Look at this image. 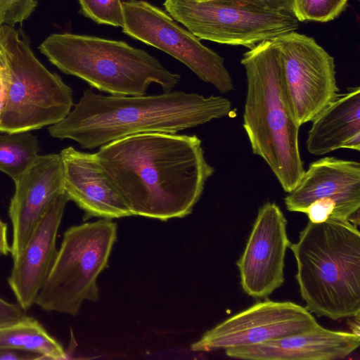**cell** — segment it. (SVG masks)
Masks as SVG:
<instances>
[{"label":"cell","instance_id":"obj_20","mask_svg":"<svg viewBox=\"0 0 360 360\" xmlns=\"http://www.w3.org/2000/svg\"><path fill=\"white\" fill-rule=\"evenodd\" d=\"M39 150L37 136L29 131L0 135V171L15 181L39 155Z\"/></svg>","mask_w":360,"mask_h":360},{"label":"cell","instance_id":"obj_9","mask_svg":"<svg viewBox=\"0 0 360 360\" xmlns=\"http://www.w3.org/2000/svg\"><path fill=\"white\" fill-rule=\"evenodd\" d=\"M122 8L124 34L171 55L221 93L233 90L224 59L164 11L142 0L123 1Z\"/></svg>","mask_w":360,"mask_h":360},{"label":"cell","instance_id":"obj_10","mask_svg":"<svg viewBox=\"0 0 360 360\" xmlns=\"http://www.w3.org/2000/svg\"><path fill=\"white\" fill-rule=\"evenodd\" d=\"M281 63L285 91L300 126L339 94L334 58L316 40L295 31L271 40Z\"/></svg>","mask_w":360,"mask_h":360},{"label":"cell","instance_id":"obj_28","mask_svg":"<svg viewBox=\"0 0 360 360\" xmlns=\"http://www.w3.org/2000/svg\"><path fill=\"white\" fill-rule=\"evenodd\" d=\"M11 253V246L7 238V225L0 219V255Z\"/></svg>","mask_w":360,"mask_h":360},{"label":"cell","instance_id":"obj_18","mask_svg":"<svg viewBox=\"0 0 360 360\" xmlns=\"http://www.w3.org/2000/svg\"><path fill=\"white\" fill-rule=\"evenodd\" d=\"M306 141L309 153L323 155L335 150H360V88H349L313 120Z\"/></svg>","mask_w":360,"mask_h":360},{"label":"cell","instance_id":"obj_15","mask_svg":"<svg viewBox=\"0 0 360 360\" xmlns=\"http://www.w3.org/2000/svg\"><path fill=\"white\" fill-rule=\"evenodd\" d=\"M69 198L60 191L46 210L22 254L13 262L8 283L18 304L27 311L35 304L54 262L58 231Z\"/></svg>","mask_w":360,"mask_h":360},{"label":"cell","instance_id":"obj_6","mask_svg":"<svg viewBox=\"0 0 360 360\" xmlns=\"http://www.w3.org/2000/svg\"><path fill=\"white\" fill-rule=\"evenodd\" d=\"M6 96L0 131H30L63 120L73 106L71 88L49 71L11 26H0Z\"/></svg>","mask_w":360,"mask_h":360},{"label":"cell","instance_id":"obj_30","mask_svg":"<svg viewBox=\"0 0 360 360\" xmlns=\"http://www.w3.org/2000/svg\"><path fill=\"white\" fill-rule=\"evenodd\" d=\"M4 0H0V26L4 24Z\"/></svg>","mask_w":360,"mask_h":360},{"label":"cell","instance_id":"obj_26","mask_svg":"<svg viewBox=\"0 0 360 360\" xmlns=\"http://www.w3.org/2000/svg\"><path fill=\"white\" fill-rule=\"evenodd\" d=\"M269 11L291 13L290 0H221Z\"/></svg>","mask_w":360,"mask_h":360},{"label":"cell","instance_id":"obj_24","mask_svg":"<svg viewBox=\"0 0 360 360\" xmlns=\"http://www.w3.org/2000/svg\"><path fill=\"white\" fill-rule=\"evenodd\" d=\"M335 209V202L330 198H320L312 202L306 209L309 221L321 223L330 217Z\"/></svg>","mask_w":360,"mask_h":360},{"label":"cell","instance_id":"obj_7","mask_svg":"<svg viewBox=\"0 0 360 360\" xmlns=\"http://www.w3.org/2000/svg\"><path fill=\"white\" fill-rule=\"evenodd\" d=\"M117 224L101 219L68 228L35 304L76 316L85 300H98L97 278L108 266Z\"/></svg>","mask_w":360,"mask_h":360},{"label":"cell","instance_id":"obj_3","mask_svg":"<svg viewBox=\"0 0 360 360\" xmlns=\"http://www.w3.org/2000/svg\"><path fill=\"white\" fill-rule=\"evenodd\" d=\"M240 63L247 79L243 127L252 151L290 193L305 169L299 148L300 126L285 91L279 54L272 41H266L245 52Z\"/></svg>","mask_w":360,"mask_h":360},{"label":"cell","instance_id":"obj_25","mask_svg":"<svg viewBox=\"0 0 360 360\" xmlns=\"http://www.w3.org/2000/svg\"><path fill=\"white\" fill-rule=\"evenodd\" d=\"M27 316L19 304L9 303L0 297V328L15 324Z\"/></svg>","mask_w":360,"mask_h":360},{"label":"cell","instance_id":"obj_29","mask_svg":"<svg viewBox=\"0 0 360 360\" xmlns=\"http://www.w3.org/2000/svg\"><path fill=\"white\" fill-rule=\"evenodd\" d=\"M4 66V65L0 68V113L3 109L6 96Z\"/></svg>","mask_w":360,"mask_h":360},{"label":"cell","instance_id":"obj_4","mask_svg":"<svg viewBox=\"0 0 360 360\" xmlns=\"http://www.w3.org/2000/svg\"><path fill=\"white\" fill-rule=\"evenodd\" d=\"M290 248L306 309L333 320L360 314V233L349 220L309 221Z\"/></svg>","mask_w":360,"mask_h":360},{"label":"cell","instance_id":"obj_13","mask_svg":"<svg viewBox=\"0 0 360 360\" xmlns=\"http://www.w3.org/2000/svg\"><path fill=\"white\" fill-rule=\"evenodd\" d=\"M320 198H330L335 209L330 217L359 220L360 208V164L334 157H325L311 162L295 188L284 201L290 212H305Z\"/></svg>","mask_w":360,"mask_h":360},{"label":"cell","instance_id":"obj_16","mask_svg":"<svg viewBox=\"0 0 360 360\" xmlns=\"http://www.w3.org/2000/svg\"><path fill=\"white\" fill-rule=\"evenodd\" d=\"M60 154L63 164L64 191L69 200L84 211V220L91 217L112 219L133 215L94 153L69 146Z\"/></svg>","mask_w":360,"mask_h":360},{"label":"cell","instance_id":"obj_11","mask_svg":"<svg viewBox=\"0 0 360 360\" xmlns=\"http://www.w3.org/2000/svg\"><path fill=\"white\" fill-rule=\"evenodd\" d=\"M317 324L305 307L292 302L266 300L209 330L191 348L210 352L259 345L306 331Z\"/></svg>","mask_w":360,"mask_h":360},{"label":"cell","instance_id":"obj_23","mask_svg":"<svg viewBox=\"0 0 360 360\" xmlns=\"http://www.w3.org/2000/svg\"><path fill=\"white\" fill-rule=\"evenodd\" d=\"M4 24L13 25L30 17L37 6L35 0H4Z\"/></svg>","mask_w":360,"mask_h":360},{"label":"cell","instance_id":"obj_27","mask_svg":"<svg viewBox=\"0 0 360 360\" xmlns=\"http://www.w3.org/2000/svg\"><path fill=\"white\" fill-rule=\"evenodd\" d=\"M42 360L36 353L11 347H0V360Z\"/></svg>","mask_w":360,"mask_h":360},{"label":"cell","instance_id":"obj_21","mask_svg":"<svg viewBox=\"0 0 360 360\" xmlns=\"http://www.w3.org/2000/svg\"><path fill=\"white\" fill-rule=\"evenodd\" d=\"M349 0H290L291 13L299 22H327L338 18Z\"/></svg>","mask_w":360,"mask_h":360},{"label":"cell","instance_id":"obj_17","mask_svg":"<svg viewBox=\"0 0 360 360\" xmlns=\"http://www.w3.org/2000/svg\"><path fill=\"white\" fill-rule=\"evenodd\" d=\"M359 345V335L326 329L318 323L302 333L227 349L225 353L230 358L245 360H335L348 356Z\"/></svg>","mask_w":360,"mask_h":360},{"label":"cell","instance_id":"obj_2","mask_svg":"<svg viewBox=\"0 0 360 360\" xmlns=\"http://www.w3.org/2000/svg\"><path fill=\"white\" fill-rule=\"evenodd\" d=\"M231 102L220 96L170 91L151 96H103L84 91L73 110L49 128L51 136L94 149L133 134L176 132L231 116Z\"/></svg>","mask_w":360,"mask_h":360},{"label":"cell","instance_id":"obj_31","mask_svg":"<svg viewBox=\"0 0 360 360\" xmlns=\"http://www.w3.org/2000/svg\"><path fill=\"white\" fill-rule=\"evenodd\" d=\"M4 65V49L0 40V68Z\"/></svg>","mask_w":360,"mask_h":360},{"label":"cell","instance_id":"obj_5","mask_svg":"<svg viewBox=\"0 0 360 360\" xmlns=\"http://www.w3.org/2000/svg\"><path fill=\"white\" fill-rule=\"evenodd\" d=\"M39 49L64 73L77 77L110 95H146L152 83L170 91L181 79L146 51L122 41L52 34Z\"/></svg>","mask_w":360,"mask_h":360},{"label":"cell","instance_id":"obj_8","mask_svg":"<svg viewBox=\"0 0 360 360\" xmlns=\"http://www.w3.org/2000/svg\"><path fill=\"white\" fill-rule=\"evenodd\" d=\"M165 10L200 39L243 46L295 31L300 22L288 11H269L221 0H165Z\"/></svg>","mask_w":360,"mask_h":360},{"label":"cell","instance_id":"obj_12","mask_svg":"<svg viewBox=\"0 0 360 360\" xmlns=\"http://www.w3.org/2000/svg\"><path fill=\"white\" fill-rule=\"evenodd\" d=\"M287 220L274 202L259 210L244 251L237 262L243 290L266 298L284 282L285 256L290 242Z\"/></svg>","mask_w":360,"mask_h":360},{"label":"cell","instance_id":"obj_14","mask_svg":"<svg viewBox=\"0 0 360 360\" xmlns=\"http://www.w3.org/2000/svg\"><path fill=\"white\" fill-rule=\"evenodd\" d=\"M15 182L8 215L13 226V261L22 254L40 218L54 198L64 190L60 154L39 155Z\"/></svg>","mask_w":360,"mask_h":360},{"label":"cell","instance_id":"obj_1","mask_svg":"<svg viewBox=\"0 0 360 360\" xmlns=\"http://www.w3.org/2000/svg\"><path fill=\"white\" fill-rule=\"evenodd\" d=\"M94 155L133 215L161 221L190 214L214 172L196 135L136 134Z\"/></svg>","mask_w":360,"mask_h":360},{"label":"cell","instance_id":"obj_19","mask_svg":"<svg viewBox=\"0 0 360 360\" xmlns=\"http://www.w3.org/2000/svg\"><path fill=\"white\" fill-rule=\"evenodd\" d=\"M0 347H11L36 353L43 359L68 358L61 345L32 317L0 328Z\"/></svg>","mask_w":360,"mask_h":360},{"label":"cell","instance_id":"obj_22","mask_svg":"<svg viewBox=\"0 0 360 360\" xmlns=\"http://www.w3.org/2000/svg\"><path fill=\"white\" fill-rule=\"evenodd\" d=\"M81 11L98 24L122 28L124 17L122 0H78Z\"/></svg>","mask_w":360,"mask_h":360}]
</instances>
